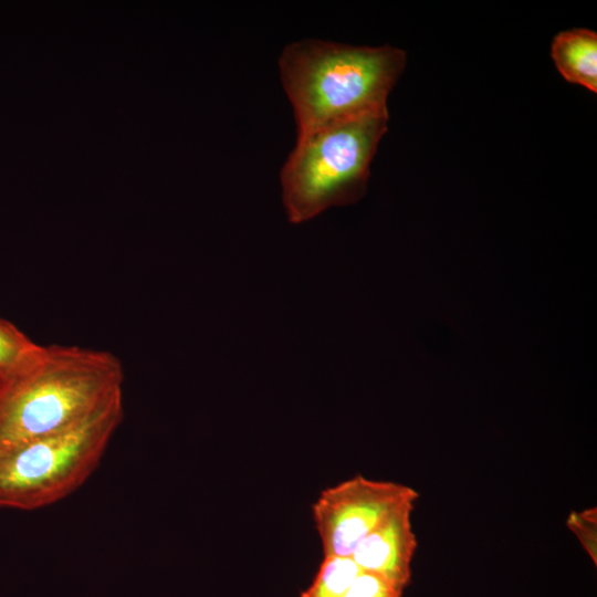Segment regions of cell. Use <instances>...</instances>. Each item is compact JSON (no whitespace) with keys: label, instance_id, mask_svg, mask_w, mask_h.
<instances>
[{"label":"cell","instance_id":"9c48e42d","mask_svg":"<svg viewBox=\"0 0 597 597\" xmlns=\"http://www.w3.org/2000/svg\"><path fill=\"white\" fill-rule=\"evenodd\" d=\"M39 345L14 324L0 317V377L24 364Z\"/></svg>","mask_w":597,"mask_h":597},{"label":"cell","instance_id":"6da1fadb","mask_svg":"<svg viewBox=\"0 0 597 597\" xmlns=\"http://www.w3.org/2000/svg\"><path fill=\"white\" fill-rule=\"evenodd\" d=\"M124 369L114 354L39 345L0 377V450L85 422L123 399Z\"/></svg>","mask_w":597,"mask_h":597},{"label":"cell","instance_id":"3957f363","mask_svg":"<svg viewBox=\"0 0 597 597\" xmlns=\"http://www.w3.org/2000/svg\"><path fill=\"white\" fill-rule=\"evenodd\" d=\"M388 121V111H384L297 135L280 174L282 200L291 222L308 221L363 197Z\"/></svg>","mask_w":597,"mask_h":597},{"label":"cell","instance_id":"30bf717a","mask_svg":"<svg viewBox=\"0 0 597 597\" xmlns=\"http://www.w3.org/2000/svg\"><path fill=\"white\" fill-rule=\"evenodd\" d=\"M568 528L576 535L587 554L597 564V510L589 507L572 512L567 517Z\"/></svg>","mask_w":597,"mask_h":597},{"label":"cell","instance_id":"52a82bcc","mask_svg":"<svg viewBox=\"0 0 597 597\" xmlns=\"http://www.w3.org/2000/svg\"><path fill=\"white\" fill-rule=\"evenodd\" d=\"M556 69L570 83L597 92V34L576 29L558 33L552 42Z\"/></svg>","mask_w":597,"mask_h":597},{"label":"cell","instance_id":"277c9868","mask_svg":"<svg viewBox=\"0 0 597 597\" xmlns=\"http://www.w3.org/2000/svg\"><path fill=\"white\" fill-rule=\"evenodd\" d=\"M123 419V399L64 431L0 450V507L33 511L82 486Z\"/></svg>","mask_w":597,"mask_h":597},{"label":"cell","instance_id":"7a4b0ae2","mask_svg":"<svg viewBox=\"0 0 597 597\" xmlns=\"http://www.w3.org/2000/svg\"><path fill=\"white\" fill-rule=\"evenodd\" d=\"M405 64V52L388 45L354 46L320 39L287 44L279 70L297 135L388 111V95Z\"/></svg>","mask_w":597,"mask_h":597},{"label":"cell","instance_id":"ba28073f","mask_svg":"<svg viewBox=\"0 0 597 597\" xmlns=\"http://www.w3.org/2000/svg\"><path fill=\"white\" fill-rule=\"evenodd\" d=\"M359 573L352 557H323L311 585L300 597H344Z\"/></svg>","mask_w":597,"mask_h":597},{"label":"cell","instance_id":"5b68a950","mask_svg":"<svg viewBox=\"0 0 597 597\" xmlns=\"http://www.w3.org/2000/svg\"><path fill=\"white\" fill-rule=\"evenodd\" d=\"M418 493L391 481L356 475L324 489L312 505L323 557H350L376 527L408 505Z\"/></svg>","mask_w":597,"mask_h":597},{"label":"cell","instance_id":"8fae6325","mask_svg":"<svg viewBox=\"0 0 597 597\" xmlns=\"http://www.w3.org/2000/svg\"><path fill=\"white\" fill-rule=\"evenodd\" d=\"M402 591L386 578L360 570L344 597H401Z\"/></svg>","mask_w":597,"mask_h":597},{"label":"cell","instance_id":"8992f818","mask_svg":"<svg viewBox=\"0 0 597 597\" xmlns=\"http://www.w3.org/2000/svg\"><path fill=\"white\" fill-rule=\"evenodd\" d=\"M408 505L369 533L355 548L352 559L364 572L377 574L402 590L411 578L417 537Z\"/></svg>","mask_w":597,"mask_h":597}]
</instances>
